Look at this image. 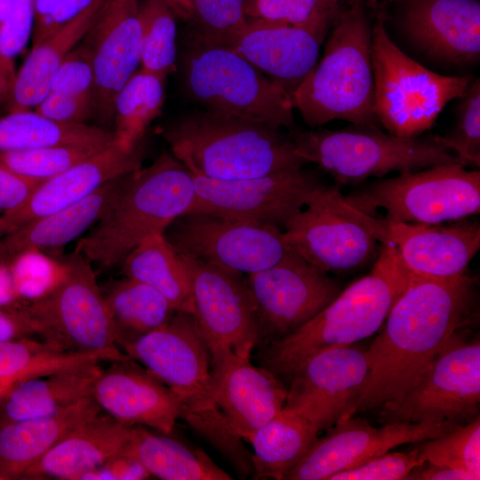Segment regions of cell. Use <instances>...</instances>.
I'll return each mask as SVG.
<instances>
[{"label":"cell","instance_id":"obj_1","mask_svg":"<svg viewBox=\"0 0 480 480\" xmlns=\"http://www.w3.org/2000/svg\"><path fill=\"white\" fill-rule=\"evenodd\" d=\"M475 280L411 276L366 351L369 372L340 420L396 400L470 318Z\"/></svg>","mask_w":480,"mask_h":480},{"label":"cell","instance_id":"obj_2","mask_svg":"<svg viewBox=\"0 0 480 480\" xmlns=\"http://www.w3.org/2000/svg\"><path fill=\"white\" fill-rule=\"evenodd\" d=\"M195 196L192 173L172 154L123 176L95 226L80 236L75 251L102 268L123 263L146 238L164 234L189 209Z\"/></svg>","mask_w":480,"mask_h":480},{"label":"cell","instance_id":"obj_3","mask_svg":"<svg viewBox=\"0 0 480 480\" xmlns=\"http://www.w3.org/2000/svg\"><path fill=\"white\" fill-rule=\"evenodd\" d=\"M121 347L174 393L183 420L241 472L249 471L240 438L230 432L215 403L211 355L194 315L176 311L164 324Z\"/></svg>","mask_w":480,"mask_h":480},{"label":"cell","instance_id":"obj_4","mask_svg":"<svg viewBox=\"0 0 480 480\" xmlns=\"http://www.w3.org/2000/svg\"><path fill=\"white\" fill-rule=\"evenodd\" d=\"M159 133L191 173L205 178L249 179L306 164L280 128L205 109L184 114Z\"/></svg>","mask_w":480,"mask_h":480},{"label":"cell","instance_id":"obj_5","mask_svg":"<svg viewBox=\"0 0 480 480\" xmlns=\"http://www.w3.org/2000/svg\"><path fill=\"white\" fill-rule=\"evenodd\" d=\"M410 277L395 247L380 244L370 273L341 290L300 328L269 343L264 367L278 378L290 379L307 357L372 336L384 324Z\"/></svg>","mask_w":480,"mask_h":480},{"label":"cell","instance_id":"obj_6","mask_svg":"<svg viewBox=\"0 0 480 480\" xmlns=\"http://www.w3.org/2000/svg\"><path fill=\"white\" fill-rule=\"evenodd\" d=\"M320 62L291 100L310 127L332 120L380 128L374 111L372 27L363 0L338 10Z\"/></svg>","mask_w":480,"mask_h":480},{"label":"cell","instance_id":"obj_7","mask_svg":"<svg viewBox=\"0 0 480 480\" xmlns=\"http://www.w3.org/2000/svg\"><path fill=\"white\" fill-rule=\"evenodd\" d=\"M289 135L297 155L306 164H316L340 185L437 164L467 166L437 135L401 137L380 128L357 125L335 131L297 127Z\"/></svg>","mask_w":480,"mask_h":480},{"label":"cell","instance_id":"obj_8","mask_svg":"<svg viewBox=\"0 0 480 480\" xmlns=\"http://www.w3.org/2000/svg\"><path fill=\"white\" fill-rule=\"evenodd\" d=\"M182 52L188 97L205 110L297 128L291 97L235 49L191 36Z\"/></svg>","mask_w":480,"mask_h":480},{"label":"cell","instance_id":"obj_9","mask_svg":"<svg viewBox=\"0 0 480 480\" xmlns=\"http://www.w3.org/2000/svg\"><path fill=\"white\" fill-rule=\"evenodd\" d=\"M371 52L375 115L396 136L429 130L445 105L460 98L473 80L437 74L407 56L390 39L381 15L372 27Z\"/></svg>","mask_w":480,"mask_h":480},{"label":"cell","instance_id":"obj_10","mask_svg":"<svg viewBox=\"0 0 480 480\" xmlns=\"http://www.w3.org/2000/svg\"><path fill=\"white\" fill-rule=\"evenodd\" d=\"M288 246L325 273L356 270L388 244L387 224L350 204L338 186L327 187L284 227Z\"/></svg>","mask_w":480,"mask_h":480},{"label":"cell","instance_id":"obj_11","mask_svg":"<svg viewBox=\"0 0 480 480\" xmlns=\"http://www.w3.org/2000/svg\"><path fill=\"white\" fill-rule=\"evenodd\" d=\"M363 212L386 222L437 224L466 219L480 211V172L444 164L372 182L345 196Z\"/></svg>","mask_w":480,"mask_h":480},{"label":"cell","instance_id":"obj_12","mask_svg":"<svg viewBox=\"0 0 480 480\" xmlns=\"http://www.w3.org/2000/svg\"><path fill=\"white\" fill-rule=\"evenodd\" d=\"M46 332V340L108 361L130 358L117 345L114 322L92 264L74 252L52 287L25 308Z\"/></svg>","mask_w":480,"mask_h":480},{"label":"cell","instance_id":"obj_13","mask_svg":"<svg viewBox=\"0 0 480 480\" xmlns=\"http://www.w3.org/2000/svg\"><path fill=\"white\" fill-rule=\"evenodd\" d=\"M480 343L457 333L420 378L395 401L380 407L389 422H460L478 415Z\"/></svg>","mask_w":480,"mask_h":480},{"label":"cell","instance_id":"obj_14","mask_svg":"<svg viewBox=\"0 0 480 480\" xmlns=\"http://www.w3.org/2000/svg\"><path fill=\"white\" fill-rule=\"evenodd\" d=\"M164 236L180 255L247 275L272 267L291 250L276 227L204 212L177 217Z\"/></svg>","mask_w":480,"mask_h":480},{"label":"cell","instance_id":"obj_15","mask_svg":"<svg viewBox=\"0 0 480 480\" xmlns=\"http://www.w3.org/2000/svg\"><path fill=\"white\" fill-rule=\"evenodd\" d=\"M195 196L186 213L204 212L271 225L286 224L328 186L314 172L284 169L241 180H215L192 173Z\"/></svg>","mask_w":480,"mask_h":480},{"label":"cell","instance_id":"obj_16","mask_svg":"<svg viewBox=\"0 0 480 480\" xmlns=\"http://www.w3.org/2000/svg\"><path fill=\"white\" fill-rule=\"evenodd\" d=\"M181 256L191 275L194 316L207 344L211 364L232 356L251 358L261 336L246 277Z\"/></svg>","mask_w":480,"mask_h":480},{"label":"cell","instance_id":"obj_17","mask_svg":"<svg viewBox=\"0 0 480 480\" xmlns=\"http://www.w3.org/2000/svg\"><path fill=\"white\" fill-rule=\"evenodd\" d=\"M262 339L274 341L300 328L341 291L331 276L291 249L272 267L247 275Z\"/></svg>","mask_w":480,"mask_h":480},{"label":"cell","instance_id":"obj_18","mask_svg":"<svg viewBox=\"0 0 480 480\" xmlns=\"http://www.w3.org/2000/svg\"><path fill=\"white\" fill-rule=\"evenodd\" d=\"M453 422H389L381 428L354 416L337 422L284 476L288 480H329L402 444L420 443L456 427Z\"/></svg>","mask_w":480,"mask_h":480},{"label":"cell","instance_id":"obj_19","mask_svg":"<svg viewBox=\"0 0 480 480\" xmlns=\"http://www.w3.org/2000/svg\"><path fill=\"white\" fill-rule=\"evenodd\" d=\"M369 372L366 351L353 344L307 357L290 377L284 408L319 431L340 420L357 396Z\"/></svg>","mask_w":480,"mask_h":480},{"label":"cell","instance_id":"obj_20","mask_svg":"<svg viewBox=\"0 0 480 480\" xmlns=\"http://www.w3.org/2000/svg\"><path fill=\"white\" fill-rule=\"evenodd\" d=\"M140 0H104L81 42L94 67L92 112L113 118L116 92L140 66Z\"/></svg>","mask_w":480,"mask_h":480},{"label":"cell","instance_id":"obj_21","mask_svg":"<svg viewBox=\"0 0 480 480\" xmlns=\"http://www.w3.org/2000/svg\"><path fill=\"white\" fill-rule=\"evenodd\" d=\"M335 15L301 26L248 18L233 49L292 97L317 63Z\"/></svg>","mask_w":480,"mask_h":480},{"label":"cell","instance_id":"obj_22","mask_svg":"<svg viewBox=\"0 0 480 480\" xmlns=\"http://www.w3.org/2000/svg\"><path fill=\"white\" fill-rule=\"evenodd\" d=\"M141 143L125 150L116 142L43 181L18 207L0 216V237L23 224L84 200L106 182L141 167Z\"/></svg>","mask_w":480,"mask_h":480},{"label":"cell","instance_id":"obj_23","mask_svg":"<svg viewBox=\"0 0 480 480\" xmlns=\"http://www.w3.org/2000/svg\"><path fill=\"white\" fill-rule=\"evenodd\" d=\"M96 378L92 397L101 411L126 426L171 434L182 408L174 393L131 358L111 361Z\"/></svg>","mask_w":480,"mask_h":480},{"label":"cell","instance_id":"obj_24","mask_svg":"<svg viewBox=\"0 0 480 480\" xmlns=\"http://www.w3.org/2000/svg\"><path fill=\"white\" fill-rule=\"evenodd\" d=\"M388 242L411 276L451 279L468 272L480 249V226L467 219L449 224L386 222Z\"/></svg>","mask_w":480,"mask_h":480},{"label":"cell","instance_id":"obj_25","mask_svg":"<svg viewBox=\"0 0 480 480\" xmlns=\"http://www.w3.org/2000/svg\"><path fill=\"white\" fill-rule=\"evenodd\" d=\"M402 28L428 57L454 65L478 60V0H403Z\"/></svg>","mask_w":480,"mask_h":480},{"label":"cell","instance_id":"obj_26","mask_svg":"<svg viewBox=\"0 0 480 480\" xmlns=\"http://www.w3.org/2000/svg\"><path fill=\"white\" fill-rule=\"evenodd\" d=\"M213 397L230 432L247 438L284 406L287 388L250 358L228 356L211 364Z\"/></svg>","mask_w":480,"mask_h":480},{"label":"cell","instance_id":"obj_27","mask_svg":"<svg viewBox=\"0 0 480 480\" xmlns=\"http://www.w3.org/2000/svg\"><path fill=\"white\" fill-rule=\"evenodd\" d=\"M131 433L132 427L100 412L65 436L22 478L81 480L84 475L124 452Z\"/></svg>","mask_w":480,"mask_h":480},{"label":"cell","instance_id":"obj_28","mask_svg":"<svg viewBox=\"0 0 480 480\" xmlns=\"http://www.w3.org/2000/svg\"><path fill=\"white\" fill-rule=\"evenodd\" d=\"M100 412L88 396L49 416L1 424L0 480L22 478L65 436Z\"/></svg>","mask_w":480,"mask_h":480},{"label":"cell","instance_id":"obj_29","mask_svg":"<svg viewBox=\"0 0 480 480\" xmlns=\"http://www.w3.org/2000/svg\"><path fill=\"white\" fill-rule=\"evenodd\" d=\"M124 175L106 182L79 203L30 220L1 236L0 265H10L25 254L60 247L82 236L100 218Z\"/></svg>","mask_w":480,"mask_h":480},{"label":"cell","instance_id":"obj_30","mask_svg":"<svg viewBox=\"0 0 480 480\" xmlns=\"http://www.w3.org/2000/svg\"><path fill=\"white\" fill-rule=\"evenodd\" d=\"M95 0L73 20L33 45L18 68L7 113L30 110L50 92L52 79L68 54L85 36L102 2Z\"/></svg>","mask_w":480,"mask_h":480},{"label":"cell","instance_id":"obj_31","mask_svg":"<svg viewBox=\"0 0 480 480\" xmlns=\"http://www.w3.org/2000/svg\"><path fill=\"white\" fill-rule=\"evenodd\" d=\"M101 370L94 364L16 383L2 398L1 424L49 416L92 396Z\"/></svg>","mask_w":480,"mask_h":480},{"label":"cell","instance_id":"obj_32","mask_svg":"<svg viewBox=\"0 0 480 480\" xmlns=\"http://www.w3.org/2000/svg\"><path fill=\"white\" fill-rule=\"evenodd\" d=\"M318 432L303 416L283 408L247 438L254 452V478L284 479L309 452Z\"/></svg>","mask_w":480,"mask_h":480},{"label":"cell","instance_id":"obj_33","mask_svg":"<svg viewBox=\"0 0 480 480\" xmlns=\"http://www.w3.org/2000/svg\"><path fill=\"white\" fill-rule=\"evenodd\" d=\"M125 276L160 292L177 311L194 315L192 278L188 265L164 234L142 241L123 261Z\"/></svg>","mask_w":480,"mask_h":480},{"label":"cell","instance_id":"obj_34","mask_svg":"<svg viewBox=\"0 0 480 480\" xmlns=\"http://www.w3.org/2000/svg\"><path fill=\"white\" fill-rule=\"evenodd\" d=\"M137 458L151 476L164 480H229L232 477L204 452L190 448L167 434L132 426L124 450Z\"/></svg>","mask_w":480,"mask_h":480},{"label":"cell","instance_id":"obj_35","mask_svg":"<svg viewBox=\"0 0 480 480\" xmlns=\"http://www.w3.org/2000/svg\"><path fill=\"white\" fill-rule=\"evenodd\" d=\"M114 142L113 131L85 123H58L35 110L7 113L0 118V152L52 146L105 148Z\"/></svg>","mask_w":480,"mask_h":480},{"label":"cell","instance_id":"obj_36","mask_svg":"<svg viewBox=\"0 0 480 480\" xmlns=\"http://www.w3.org/2000/svg\"><path fill=\"white\" fill-rule=\"evenodd\" d=\"M98 353L75 351L29 337L0 340V380L15 385L33 378L99 364Z\"/></svg>","mask_w":480,"mask_h":480},{"label":"cell","instance_id":"obj_37","mask_svg":"<svg viewBox=\"0 0 480 480\" xmlns=\"http://www.w3.org/2000/svg\"><path fill=\"white\" fill-rule=\"evenodd\" d=\"M104 297L118 347L164 324L177 311L156 290L128 276L114 282Z\"/></svg>","mask_w":480,"mask_h":480},{"label":"cell","instance_id":"obj_38","mask_svg":"<svg viewBox=\"0 0 480 480\" xmlns=\"http://www.w3.org/2000/svg\"><path fill=\"white\" fill-rule=\"evenodd\" d=\"M165 79L138 68L116 92L113 102L115 142L125 150L137 148L150 123L161 114Z\"/></svg>","mask_w":480,"mask_h":480},{"label":"cell","instance_id":"obj_39","mask_svg":"<svg viewBox=\"0 0 480 480\" xmlns=\"http://www.w3.org/2000/svg\"><path fill=\"white\" fill-rule=\"evenodd\" d=\"M189 35L233 48L247 25L245 0H170Z\"/></svg>","mask_w":480,"mask_h":480},{"label":"cell","instance_id":"obj_40","mask_svg":"<svg viewBox=\"0 0 480 480\" xmlns=\"http://www.w3.org/2000/svg\"><path fill=\"white\" fill-rule=\"evenodd\" d=\"M175 19L166 0H140V68L164 79L176 69Z\"/></svg>","mask_w":480,"mask_h":480},{"label":"cell","instance_id":"obj_41","mask_svg":"<svg viewBox=\"0 0 480 480\" xmlns=\"http://www.w3.org/2000/svg\"><path fill=\"white\" fill-rule=\"evenodd\" d=\"M426 462L468 471L480 478L479 415L465 425L423 442L419 447Z\"/></svg>","mask_w":480,"mask_h":480},{"label":"cell","instance_id":"obj_42","mask_svg":"<svg viewBox=\"0 0 480 480\" xmlns=\"http://www.w3.org/2000/svg\"><path fill=\"white\" fill-rule=\"evenodd\" d=\"M101 149L82 146H52L0 152V161L25 177L44 181Z\"/></svg>","mask_w":480,"mask_h":480},{"label":"cell","instance_id":"obj_43","mask_svg":"<svg viewBox=\"0 0 480 480\" xmlns=\"http://www.w3.org/2000/svg\"><path fill=\"white\" fill-rule=\"evenodd\" d=\"M34 0H28L0 22V109L12 94L18 68L16 59L32 36Z\"/></svg>","mask_w":480,"mask_h":480},{"label":"cell","instance_id":"obj_44","mask_svg":"<svg viewBox=\"0 0 480 480\" xmlns=\"http://www.w3.org/2000/svg\"><path fill=\"white\" fill-rule=\"evenodd\" d=\"M455 126L438 140L453 151L467 166L480 165V81L473 79L460 97Z\"/></svg>","mask_w":480,"mask_h":480},{"label":"cell","instance_id":"obj_45","mask_svg":"<svg viewBox=\"0 0 480 480\" xmlns=\"http://www.w3.org/2000/svg\"><path fill=\"white\" fill-rule=\"evenodd\" d=\"M244 5L249 19L289 26L334 16L340 8L339 0H245Z\"/></svg>","mask_w":480,"mask_h":480},{"label":"cell","instance_id":"obj_46","mask_svg":"<svg viewBox=\"0 0 480 480\" xmlns=\"http://www.w3.org/2000/svg\"><path fill=\"white\" fill-rule=\"evenodd\" d=\"M425 459L417 448L410 452H385L356 467L338 472L329 480H399L422 465Z\"/></svg>","mask_w":480,"mask_h":480},{"label":"cell","instance_id":"obj_47","mask_svg":"<svg viewBox=\"0 0 480 480\" xmlns=\"http://www.w3.org/2000/svg\"><path fill=\"white\" fill-rule=\"evenodd\" d=\"M94 76L92 52L80 41L56 72L50 91L68 95L92 96Z\"/></svg>","mask_w":480,"mask_h":480},{"label":"cell","instance_id":"obj_48","mask_svg":"<svg viewBox=\"0 0 480 480\" xmlns=\"http://www.w3.org/2000/svg\"><path fill=\"white\" fill-rule=\"evenodd\" d=\"M34 108L41 116L58 123H84L92 112V99L91 95L76 96L50 91Z\"/></svg>","mask_w":480,"mask_h":480},{"label":"cell","instance_id":"obj_49","mask_svg":"<svg viewBox=\"0 0 480 480\" xmlns=\"http://www.w3.org/2000/svg\"><path fill=\"white\" fill-rule=\"evenodd\" d=\"M150 476L137 458L124 451L84 475L81 480H143Z\"/></svg>","mask_w":480,"mask_h":480},{"label":"cell","instance_id":"obj_50","mask_svg":"<svg viewBox=\"0 0 480 480\" xmlns=\"http://www.w3.org/2000/svg\"><path fill=\"white\" fill-rule=\"evenodd\" d=\"M42 182L14 172L0 161V209L6 212L18 207Z\"/></svg>","mask_w":480,"mask_h":480},{"label":"cell","instance_id":"obj_51","mask_svg":"<svg viewBox=\"0 0 480 480\" xmlns=\"http://www.w3.org/2000/svg\"><path fill=\"white\" fill-rule=\"evenodd\" d=\"M95 0H60L53 11L40 21L34 23L32 46L36 45L58 29L73 20Z\"/></svg>","mask_w":480,"mask_h":480},{"label":"cell","instance_id":"obj_52","mask_svg":"<svg viewBox=\"0 0 480 480\" xmlns=\"http://www.w3.org/2000/svg\"><path fill=\"white\" fill-rule=\"evenodd\" d=\"M35 334L46 339L44 328L26 308H0V340Z\"/></svg>","mask_w":480,"mask_h":480},{"label":"cell","instance_id":"obj_53","mask_svg":"<svg viewBox=\"0 0 480 480\" xmlns=\"http://www.w3.org/2000/svg\"><path fill=\"white\" fill-rule=\"evenodd\" d=\"M407 479L420 480H478L472 473L453 468L446 466H440L429 462L414 468L407 476Z\"/></svg>","mask_w":480,"mask_h":480},{"label":"cell","instance_id":"obj_54","mask_svg":"<svg viewBox=\"0 0 480 480\" xmlns=\"http://www.w3.org/2000/svg\"><path fill=\"white\" fill-rule=\"evenodd\" d=\"M60 0H34V23L49 15Z\"/></svg>","mask_w":480,"mask_h":480},{"label":"cell","instance_id":"obj_55","mask_svg":"<svg viewBox=\"0 0 480 480\" xmlns=\"http://www.w3.org/2000/svg\"><path fill=\"white\" fill-rule=\"evenodd\" d=\"M28 0H0V22Z\"/></svg>","mask_w":480,"mask_h":480},{"label":"cell","instance_id":"obj_56","mask_svg":"<svg viewBox=\"0 0 480 480\" xmlns=\"http://www.w3.org/2000/svg\"><path fill=\"white\" fill-rule=\"evenodd\" d=\"M13 385L0 380V399L12 388Z\"/></svg>","mask_w":480,"mask_h":480},{"label":"cell","instance_id":"obj_57","mask_svg":"<svg viewBox=\"0 0 480 480\" xmlns=\"http://www.w3.org/2000/svg\"><path fill=\"white\" fill-rule=\"evenodd\" d=\"M396 1H403V0H396Z\"/></svg>","mask_w":480,"mask_h":480},{"label":"cell","instance_id":"obj_58","mask_svg":"<svg viewBox=\"0 0 480 480\" xmlns=\"http://www.w3.org/2000/svg\"><path fill=\"white\" fill-rule=\"evenodd\" d=\"M166 1H170V0H166Z\"/></svg>","mask_w":480,"mask_h":480}]
</instances>
